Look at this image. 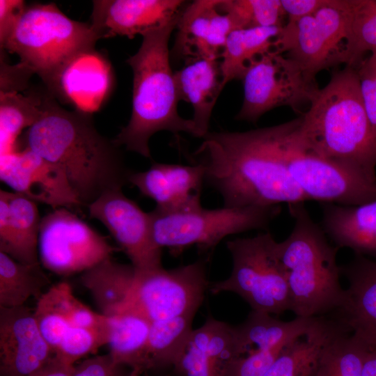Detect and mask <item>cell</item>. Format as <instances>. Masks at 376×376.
Wrapping results in <instances>:
<instances>
[{"label": "cell", "mask_w": 376, "mask_h": 376, "mask_svg": "<svg viewBox=\"0 0 376 376\" xmlns=\"http://www.w3.org/2000/svg\"><path fill=\"white\" fill-rule=\"evenodd\" d=\"M300 117L245 132H208L191 162L204 169L205 182L228 207H269L308 201L283 156L288 135Z\"/></svg>", "instance_id": "cell-1"}, {"label": "cell", "mask_w": 376, "mask_h": 376, "mask_svg": "<svg viewBox=\"0 0 376 376\" xmlns=\"http://www.w3.org/2000/svg\"><path fill=\"white\" fill-rule=\"evenodd\" d=\"M21 142L22 148L30 149L65 173L82 206L88 207L107 191L122 189L133 172L120 146L97 132L91 114L66 110L52 95L42 97L40 116Z\"/></svg>", "instance_id": "cell-2"}, {"label": "cell", "mask_w": 376, "mask_h": 376, "mask_svg": "<svg viewBox=\"0 0 376 376\" xmlns=\"http://www.w3.org/2000/svg\"><path fill=\"white\" fill-rule=\"evenodd\" d=\"M287 142L376 181V134L365 111L357 68L334 72L317 91Z\"/></svg>", "instance_id": "cell-3"}, {"label": "cell", "mask_w": 376, "mask_h": 376, "mask_svg": "<svg viewBox=\"0 0 376 376\" xmlns=\"http://www.w3.org/2000/svg\"><path fill=\"white\" fill-rule=\"evenodd\" d=\"M179 17L143 35L139 49L126 61L133 72L132 112L127 125L113 140L146 158H151L150 139L158 132L197 137L193 120L178 112L180 100L170 64L169 42Z\"/></svg>", "instance_id": "cell-4"}, {"label": "cell", "mask_w": 376, "mask_h": 376, "mask_svg": "<svg viewBox=\"0 0 376 376\" xmlns=\"http://www.w3.org/2000/svg\"><path fill=\"white\" fill-rule=\"evenodd\" d=\"M288 208L294 225L289 235L277 242L276 251L287 276L290 311L298 318H315L337 311L345 295L336 260L340 249L328 242L304 202L288 204Z\"/></svg>", "instance_id": "cell-5"}, {"label": "cell", "mask_w": 376, "mask_h": 376, "mask_svg": "<svg viewBox=\"0 0 376 376\" xmlns=\"http://www.w3.org/2000/svg\"><path fill=\"white\" fill-rule=\"evenodd\" d=\"M100 39L91 24L73 20L54 3L27 6L1 47L37 74L52 95L64 68Z\"/></svg>", "instance_id": "cell-6"}, {"label": "cell", "mask_w": 376, "mask_h": 376, "mask_svg": "<svg viewBox=\"0 0 376 376\" xmlns=\"http://www.w3.org/2000/svg\"><path fill=\"white\" fill-rule=\"evenodd\" d=\"M280 205L205 209L202 205L184 210L149 212L152 239L162 249L178 255L196 245L201 253H210L227 236L251 230H267L281 213Z\"/></svg>", "instance_id": "cell-7"}, {"label": "cell", "mask_w": 376, "mask_h": 376, "mask_svg": "<svg viewBox=\"0 0 376 376\" xmlns=\"http://www.w3.org/2000/svg\"><path fill=\"white\" fill-rule=\"evenodd\" d=\"M276 244L268 231L228 241L231 273L227 279L209 285L210 291L214 295L234 292L256 311L279 315L290 311L287 276Z\"/></svg>", "instance_id": "cell-8"}, {"label": "cell", "mask_w": 376, "mask_h": 376, "mask_svg": "<svg viewBox=\"0 0 376 376\" xmlns=\"http://www.w3.org/2000/svg\"><path fill=\"white\" fill-rule=\"evenodd\" d=\"M349 0H326L313 14L285 24L273 49L294 61L311 80L321 71L349 66Z\"/></svg>", "instance_id": "cell-9"}, {"label": "cell", "mask_w": 376, "mask_h": 376, "mask_svg": "<svg viewBox=\"0 0 376 376\" xmlns=\"http://www.w3.org/2000/svg\"><path fill=\"white\" fill-rule=\"evenodd\" d=\"M209 258L172 269L134 268L125 307L139 312L151 322L180 316H194L209 288ZM134 267V266H133Z\"/></svg>", "instance_id": "cell-10"}, {"label": "cell", "mask_w": 376, "mask_h": 376, "mask_svg": "<svg viewBox=\"0 0 376 376\" xmlns=\"http://www.w3.org/2000/svg\"><path fill=\"white\" fill-rule=\"evenodd\" d=\"M240 79L243 101L236 118L251 123L279 107L298 111L319 89L294 61L273 49L251 61Z\"/></svg>", "instance_id": "cell-11"}, {"label": "cell", "mask_w": 376, "mask_h": 376, "mask_svg": "<svg viewBox=\"0 0 376 376\" xmlns=\"http://www.w3.org/2000/svg\"><path fill=\"white\" fill-rule=\"evenodd\" d=\"M116 250L67 208L55 209L41 219L39 257L42 266L54 274L82 273L111 258Z\"/></svg>", "instance_id": "cell-12"}, {"label": "cell", "mask_w": 376, "mask_h": 376, "mask_svg": "<svg viewBox=\"0 0 376 376\" xmlns=\"http://www.w3.org/2000/svg\"><path fill=\"white\" fill-rule=\"evenodd\" d=\"M288 136L283 147V159L292 178L308 200L343 206H357L376 200V181L291 146L287 142Z\"/></svg>", "instance_id": "cell-13"}, {"label": "cell", "mask_w": 376, "mask_h": 376, "mask_svg": "<svg viewBox=\"0 0 376 376\" xmlns=\"http://www.w3.org/2000/svg\"><path fill=\"white\" fill-rule=\"evenodd\" d=\"M87 207L90 217L105 226L136 269L162 267V249L152 239L149 213L122 189L106 191Z\"/></svg>", "instance_id": "cell-14"}, {"label": "cell", "mask_w": 376, "mask_h": 376, "mask_svg": "<svg viewBox=\"0 0 376 376\" xmlns=\"http://www.w3.org/2000/svg\"><path fill=\"white\" fill-rule=\"evenodd\" d=\"M0 178L15 192L54 210L82 206L65 173L29 148L1 156Z\"/></svg>", "instance_id": "cell-15"}, {"label": "cell", "mask_w": 376, "mask_h": 376, "mask_svg": "<svg viewBox=\"0 0 376 376\" xmlns=\"http://www.w3.org/2000/svg\"><path fill=\"white\" fill-rule=\"evenodd\" d=\"M181 0L93 1V29L100 38L116 36L133 38L160 29L178 19Z\"/></svg>", "instance_id": "cell-16"}, {"label": "cell", "mask_w": 376, "mask_h": 376, "mask_svg": "<svg viewBox=\"0 0 376 376\" xmlns=\"http://www.w3.org/2000/svg\"><path fill=\"white\" fill-rule=\"evenodd\" d=\"M53 355L30 308L0 307L1 376H31Z\"/></svg>", "instance_id": "cell-17"}, {"label": "cell", "mask_w": 376, "mask_h": 376, "mask_svg": "<svg viewBox=\"0 0 376 376\" xmlns=\"http://www.w3.org/2000/svg\"><path fill=\"white\" fill-rule=\"evenodd\" d=\"M219 2L196 0L184 8L176 26L173 49L178 56L220 59L228 36L239 28Z\"/></svg>", "instance_id": "cell-18"}, {"label": "cell", "mask_w": 376, "mask_h": 376, "mask_svg": "<svg viewBox=\"0 0 376 376\" xmlns=\"http://www.w3.org/2000/svg\"><path fill=\"white\" fill-rule=\"evenodd\" d=\"M129 183L136 187L141 196L153 200L159 209L184 210L201 205L205 173L203 168L196 164L153 162L145 171H133Z\"/></svg>", "instance_id": "cell-19"}, {"label": "cell", "mask_w": 376, "mask_h": 376, "mask_svg": "<svg viewBox=\"0 0 376 376\" xmlns=\"http://www.w3.org/2000/svg\"><path fill=\"white\" fill-rule=\"evenodd\" d=\"M239 357L235 327L209 316L189 335L173 371L180 376H226Z\"/></svg>", "instance_id": "cell-20"}, {"label": "cell", "mask_w": 376, "mask_h": 376, "mask_svg": "<svg viewBox=\"0 0 376 376\" xmlns=\"http://www.w3.org/2000/svg\"><path fill=\"white\" fill-rule=\"evenodd\" d=\"M348 283L339 324L370 350L376 349V259L355 255L340 266Z\"/></svg>", "instance_id": "cell-21"}, {"label": "cell", "mask_w": 376, "mask_h": 376, "mask_svg": "<svg viewBox=\"0 0 376 376\" xmlns=\"http://www.w3.org/2000/svg\"><path fill=\"white\" fill-rule=\"evenodd\" d=\"M113 84L110 63L93 49L78 54L64 68L52 96L92 114L109 97Z\"/></svg>", "instance_id": "cell-22"}, {"label": "cell", "mask_w": 376, "mask_h": 376, "mask_svg": "<svg viewBox=\"0 0 376 376\" xmlns=\"http://www.w3.org/2000/svg\"><path fill=\"white\" fill-rule=\"evenodd\" d=\"M179 100L189 103L193 108L192 120L197 137L208 132L211 114L225 86L219 59L190 58L174 72Z\"/></svg>", "instance_id": "cell-23"}, {"label": "cell", "mask_w": 376, "mask_h": 376, "mask_svg": "<svg viewBox=\"0 0 376 376\" xmlns=\"http://www.w3.org/2000/svg\"><path fill=\"white\" fill-rule=\"evenodd\" d=\"M321 227L334 244L376 259V200L357 206L324 203Z\"/></svg>", "instance_id": "cell-24"}, {"label": "cell", "mask_w": 376, "mask_h": 376, "mask_svg": "<svg viewBox=\"0 0 376 376\" xmlns=\"http://www.w3.org/2000/svg\"><path fill=\"white\" fill-rule=\"evenodd\" d=\"M322 320L320 317H296L290 321H282L272 314L251 310L246 320L235 327L239 355L282 346L310 332Z\"/></svg>", "instance_id": "cell-25"}, {"label": "cell", "mask_w": 376, "mask_h": 376, "mask_svg": "<svg viewBox=\"0 0 376 376\" xmlns=\"http://www.w3.org/2000/svg\"><path fill=\"white\" fill-rule=\"evenodd\" d=\"M109 318V354L116 363L128 368L129 376H141L152 322L128 307Z\"/></svg>", "instance_id": "cell-26"}, {"label": "cell", "mask_w": 376, "mask_h": 376, "mask_svg": "<svg viewBox=\"0 0 376 376\" xmlns=\"http://www.w3.org/2000/svg\"><path fill=\"white\" fill-rule=\"evenodd\" d=\"M194 316H180L152 322L141 376H168L174 371L192 331Z\"/></svg>", "instance_id": "cell-27"}, {"label": "cell", "mask_w": 376, "mask_h": 376, "mask_svg": "<svg viewBox=\"0 0 376 376\" xmlns=\"http://www.w3.org/2000/svg\"><path fill=\"white\" fill-rule=\"evenodd\" d=\"M9 205V230L0 251L26 265L40 264L38 237L41 219L36 203L25 196L6 191Z\"/></svg>", "instance_id": "cell-28"}, {"label": "cell", "mask_w": 376, "mask_h": 376, "mask_svg": "<svg viewBox=\"0 0 376 376\" xmlns=\"http://www.w3.org/2000/svg\"><path fill=\"white\" fill-rule=\"evenodd\" d=\"M340 327L322 319L314 329L286 343L264 376H315L321 353Z\"/></svg>", "instance_id": "cell-29"}, {"label": "cell", "mask_w": 376, "mask_h": 376, "mask_svg": "<svg viewBox=\"0 0 376 376\" xmlns=\"http://www.w3.org/2000/svg\"><path fill=\"white\" fill-rule=\"evenodd\" d=\"M134 267L109 258L81 273V283L90 291L102 314L111 317L126 304Z\"/></svg>", "instance_id": "cell-30"}, {"label": "cell", "mask_w": 376, "mask_h": 376, "mask_svg": "<svg viewBox=\"0 0 376 376\" xmlns=\"http://www.w3.org/2000/svg\"><path fill=\"white\" fill-rule=\"evenodd\" d=\"M283 27H256L233 31L220 56L224 83L242 77L249 63L273 49L274 41Z\"/></svg>", "instance_id": "cell-31"}, {"label": "cell", "mask_w": 376, "mask_h": 376, "mask_svg": "<svg viewBox=\"0 0 376 376\" xmlns=\"http://www.w3.org/2000/svg\"><path fill=\"white\" fill-rule=\"evenodd\" d=\"M49 283L40 264H23L0 251V307L24 306L30 297L38 300Z\"/></svg>", "instance_id": "cell-32"}, {"label": "cell", "mask_w": 376, "mask_h": 376, "mask_svg": "<svg viewBox=\"0 0 376 376\" xmlns=\"http://www.w3.org/2000/svg\"><path fill=\"white\" fill-rule=\"evenodd\" d=\"M42 97L13 92L0 93L1 156L17 150L22 132L40 116Z\"/></svg>", "instance_id": "cell-33"}, {"label": "cell", "mask_w": 376, "mask_h": 376, "mask_svg": "<svg viewBox=\"0 0 376 376\" xmlns=\"http://www.w3.org/2000/svg\"><path fill=\"white\" fill-rule=\"evenodd\" d=\"M369 351L364 343L340 327L323 349L315 376H363Z\"/></svg>", "instance_id": "cell-34"}, {"label": "cell", "mask_w": 376, "mask_h": 376, "mask_svg": "<svg viewBox=\"0 0 376 376\" xmlns=\"http://www.w3.org/2000/svg\"><path fill=\"white\" fill-rule=\"evenodd\" d=\"M69 286L66 282L52 285L37 300L33 311L38 327L54 354L71 327L63 306Z\"/></svg>", "instance_id": "cell-35"}, {"label": "cell", "mask_w": 376, "mask_h": 376, "mask_svg": "<svg viewBox=\"0 0 376 376\" xmlns=\"http://www.w3.org/2000/svg\"><path fill=\"white\" fill-rule=\"evenodd\" d=\"M350 64L357 68L366 53L376 54V0H349Z\"/></svg>", "instance_id": "cell-36"}, {"label": "cell", "mask_w": 376, "mask_h": 376, "mask_svg": "<svg viewBox=\"0 0 376 376\" xmlns=\"http://www.w3.org/2000/svg\"><path fill=\"white\" fill-rule=\"evenodd\" d=\"M219 7L234 19L239 29L285 24L281 0H219Z\"/></svg>", "instance_id": "cell-37"}, {"label": "cell", "mask_w": 376, "mask_h": 376, "mask_svg": "<svg viewBox=\"0 0 376 376\" xmlns=\"http://www.w3.org/2000/svg\"><path fill=\"white\" fill-rule=\"evenodd\" d=\"M109 330L70 327L64 335L54 354L63 361L75 365L86 355L95 352L99 347L107 345Z\"/></svg>", "instance_id": "cell-38"}, {"label": "cell", "mask_w": 376, "mask_h": 376, "mask_svg": "<svg viewBox=\"0 0 376 376\" xmlns=\"http://www.w3.org/2000/svg\"><path fill=\"white\" fill-rule=\"evenodd\" d=\"M64 310L71 327L108 331L110 320L102 313H97L77 299L70 288L64 299Z\"/></svg>", "instance_id": "cell-39"}, {"label": "cell", "mask_w": 376, "mask_h": 376, "mask_svg": "<svg viewBox=\"0 0 376 376\" xmlns=\"http://www.w3.org/2000/svg\"><path fill=\"white\" fill-rule=\"evenodd\" d=\"M285 345L269 350L251 352L236 358L226 376H264Z\"/></svg>", "instance_id": "cell-40"}, {"label": "cell", "mask_w": 376, "mask_h": 376, "mask_svg": "<svg viewBox=\"0 0 376 376\" xmlns=\"http://www.w3.org/2000/svg\"><path fill=\"white\" fill-rule=\"evenodd\" d=\"M365 111L376 134V54H370L357 67Z\"/></svg>", "instance_id": "cell-41"}, {"label": "cell", "mask_w": 376, "mask_h": 376, "mask_svg": "<svg viewBox=\"0 0 376 376\" xmlns=\"http://www.w3.org/2000/svg\"><path fill=\"white\" fill-rule=\"evenodd\" d=\"M72 376H129V371L107 354L87 359L75 366Z\"/></svg>", "instance_id": "cell-42"}, {"label": "cell", "mask_w": 376, "mask_h": 376, "mask_svg": "<svg viewBox=\"0 0 376 376\" xmlns=\"http://www.w3.org/2000/svg\"><path fill=\"white\" fill-rule=\"evenodd\" d=\"M33 72L19 63L14 65L6 63L1 58V93H13L24 90Z\"/></svg>", "instance_id": "cell-43"}, {"label": "cell", "mask_w": 376, "mask_h": 376, "mask_svg": "<svg viewBox=\"0 0 376 376\" xmlns=\"http://www.w3.org/2000/svg\"><path fill=\"white\" fill-rule=\"evenodd\" d=\"M24 1L0 0V47H2L26 8Z\"/></svg>", "instance_id": "cell-44"}, {"label": "cell", "mask_w": 376, "mask_h": 376, "mask_svg": "<svg viewBox=\"0 0 376 376\" xmlns=\"http://www.w3.org/2000/svg\"><path fill=\"white\" fill-rule=\"evenodd\" d=\"M326 0H281L288 22H295L315 13Z\"/></svg>", "instance_id": "cell-45"}, {"label": "cell", "mask_w": 376, "mask_h": 376, "mask_svg": "<svg viewBox=\"0 0 376 376\" xmlns=\"http://www.w3.org/2000/svg\"><path fill=\"white\" fill-rule=\"evenodd\" d=\"M75 365L63 361L54 354L49 361L31 376H72Z\"/></svg>", "instance_id": "cell-46"}, {"label": "cell", "mask_w": 376, "mask_h": 376, "mask_svg": "<svg viewBox=\"0 0 376 376\" xmlns=\"http://www.w3.org/2000/svg\"><path fill=\"white\" fill-rule=\"evenodd\" d=\"M363 376H376V349L370 350L366 358Z\"/></svg>", "instance_id": "cell-47"}]
</instances>
